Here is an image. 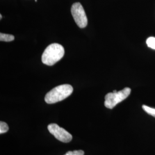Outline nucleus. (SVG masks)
<instances>
[{
  "mask_svg": "<svg viewBox=\"0 0 155 155\" xmlns=\"http://www.w3.org/2000/svg\"><path fill=\"white\" fill-rule=\"evenodd\" d=\"M71 14L75 22L81 28H85L87 25V18L83 6L79 2L73 4L71 7Z\"/></svg>",
  "mask_w": 155,
  "mask_h": 155,
  "instance_id": "nucleus-4",
  "label": "nucleus"
},
{
  "mask_svg": "<svg viewBox=\"0 0 155 155\" xmlns=\"http://www.w3.org/2000/svg\"><path fill=\"white\" fill-rule=\"evenodd\" d=\"M147 45L148 47L155 50V38L150 37L147 40Z\"/></svg>",
  "mask_w": 155,
  "mask_h": 155,
  "instance_id": "nucleus-8",
  "label": "nucleus"
},
{
  "mask_svg": "<svg viewBox=\"0 0 155 155\" xmlns=\"http://www.w3.org/2000/svg\"><path fill=\"white\" fill-rule=\"evenodd\" d=\"M0 18L2 19V15H0Z\"/></svg>",
  "mask_w": 155,
  "mask_h": 155,
  "instance_id": "nucleus-11",
  "label": "nucleus"
},
{
  "mask_svg": "<svg viewBox=\"0 0 155 155\" xmlns=\"http://www.w3.org/2000/svg\"><path fill=\"white\" fill-rule=\"evenodd\" d=\"M131 93V89L129 87H125L124 89L117 91L116 93H109L106 95L105 97V106L106 107L112 109L116 106L125 100Z\"/></svg>",
  "mask_w": 155,
  "mask_h": 155,
  "instance_id": "nucleus-3",
  "label": "nucleus"
},
{
  "mask_svg": "<svg viewBox=\"0 0 155 155\" xmlns=\"http://www.w3.org/2000/svg\"><path fill=\"white\" fill-rule=\"evenodd\" d=\"M64 55V49L61 45L52 43L45 50L41 56L43 64L51 66L61 60Z\"/></svg>",
  "mask_w": 155,
  "mask_h": 155,
  "instance_id": "nucleus-1",
  "label": "nucleus"
},
{
  "mask_svg": "<svg viewBox=\"0 0 155 155\" xmlns=\"http://www.w3.org/2000/svg\"><path fill=\"white\" fill-rule=\"evenodd\" d=\"M84 152L82 150L68 151L64 155H84Z\"/></svg>",
  "mask_w": 155,
  "mask_h": 155,
  "instance_id": "nucleus-10",
  "label": "nucleus"
},
{
  "mask_svg": "<svg viewBox=\"0 0 155 155\" xmlns=\"http://www.w3.org/2000/svg\"><path fill=\"white\" fill-rule=\"evenodd\" d=\"M9 130V127L7 124L5 122H0V133H5L7 132Z\"/></svg>",
  "mask_w": 155,
  "mask_h": 155,
  "instance_id": "nucleus-9",
  "label": "nucleus"
},
{
  "mask_svg": "<svg viewBox=\"0 0 155 155\" xmlns=\"http://www.w3.org/2000/svg\"><path fill=\"white\" fill-rule=\"evenodd\" d=\"M15 40V36L12 35L5 34V33H0V40L1 41L9 42Z\"/></svg>",
  "mask_w": 155,
  "mask_h": 155,
  "instance_id": "nucleus-6",
  "label": "nucleus"
},
{
  "mask_svg": "<svg viewBox=\"0 0 155 155\" xmlns=\"http://www.w3.org/2000/svg\"><path fill=\"white\" fill-rule=\"evenodd\" d=\"M142 107H143V110L145 112H147L148 114L155 117V109L150 107L149 106L146 105H143Z\"/></svg>",
  "mask_w": 155,
  "mask_h": 155,
  "instance_id": "nucleus-7",
  "label": "nucleus"
},
{
  "mask_svg": "<svg viewBox=\"0 0 155 155\" xmlns=\"http://www.w3.org/2000/svg\"><path fill=\"white\" fill-rule=\"evenodd\" d=\"M113 92H114V93H116L117 91L116 90H114Z\"/></svg>",
  "mask_w": 155,
  "mask_h": 155,
  "instance_id": "nucleus-12",
  "label": "nucleus"
},
{
  "mask_svg": "<svg viewBox=\"0 0 155 155\" xmlns=\"http://www.w3.org/2000/svg\"><path fill=\"white\" fill-rule=\"evenodd\" d=\"M50 133L55 136L56 139L63 143H69L72 140V135L63 127L56 124H50L48 126Z\"/></svg>",
  "mask_w": 155,
  "mask_h": 155,
  "instance_id": "nucleus-5",
  "label": "nucleus"
},
{
  "mask_svg": "<svg viewBox=\"0 0 155 155\" xmlns=\"http://www.w3.org/2000/svg\"><path fill=\"white\" fill-rule=\"evenodd\" d=\"M73 92V87L68 84L56 86L45 96V101L48 104H55L67 98Z\"/></svg>",
  "mask_w": 155,
  "mask_h": 155,
  "instance_id": "nucleus-2",
  "label": "nucleus"
}]
</instances>
